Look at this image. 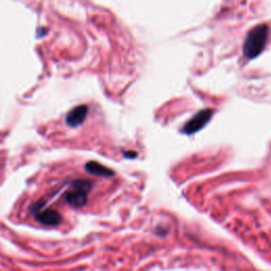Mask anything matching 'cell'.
Masks as SVG:
<instances>
[{"mask_svg": "<svg viewBox=\"0 0 271 271\" xmlns=\"http://www.w3.org/2000/svg\"><path fill=\"white\" fill-rule=\"evenodd\" d=\"M124 156L126 158H135L136 156H137V153H135V152H124Z\"/></svg>", "mask_w": 271, "mask_h": 271, "instance_id": "obj_7", "label": "cell"}, {"mask_svg": "<svg viewBox=\"0 0 271 271\" xmlns=\"http://www.w3.org/2000/svg\"><path fill=\"white\" fill-rule=\"evenodd\" d=\"M269 36V26L262 24L255 26L248 32L243 46L244 55L248 59L258 57L265 49Z\"/></svg>", "mask_w": 271, "mask_h": 271, "instance_id": "obj_1", "label": "cell"}, {"mask_svg": "<svg viewBox=\"0 0 271 271\" xmlns=\"http://www.w3.org/2000/svg\"><path fill=\"white\" fill-rule=\"evenodd\" d=\"M72 190L67 192L65 198L73 208H82L87 202V195L91 190V182L89 180L79 179L71 183Z\"/></svg>", "mask_w": 271, "mask_h": 271, "instance_id": "obj_2", "label": "cell"}, {"mask_svg": "<svg viewBox=\"0 0 271 271\" xmlns=\"http://www.w3.org/2000/svg\"><path fill=\"white\" fill-rule=\"evenodd\" d=\"M213 115H214V110L210 108H206L198 111L196 115L185 123L181 132L185 135L196 134L197 132L201 131L203 127H205L211 121Z\"/></svg>", "mask_w": 271, "mask_h": 271, "instance_id": "obj_3", "label": "cell"}, {"mask_svg": "<svg viewBox=\"0 0 271 271\" xmlns=\"http://www.w3.org/2000/svg\"><path fill=\"white\" fill-rule=\"evenodd\" d=\"M85 170L90 173V174L97 175V176H104V177H111L115 175V172L108 169L105 165L96 162V161H89L85 165Z\"/></svg>", "mask_w": 271, "mask_h": 271, "instance_id": "obj_6", "label": "cell"}, {"mask_svg": "<svg viewBox=\"0 0 271 271\" xmlns=\"http://www.w3.org/2000/svg\"><path fill=\"white\" fill-rule=\"evenodd\" d=\"M88 114V106L87 105H79V106L72 108L69 114L67 115L66 122L71 127H77L83 124Z\"/></svg>", "mask_w": 271, "mask_h": 271, "instance_id": "obj_4", "label": "cell"}, {"mask_svg": "<svg viewBox=\"0 0 271 271\" xmlns=\"http://www.w3.org/2000/svg\"><path fill=\"white\" fill-rule=\"evenodd\" d=\"M35 217L37 222H40L43 225L46 226H56L61 224L62 222V216L57 211L47 209V210H41L40 212L35 213Z\"/></svg>", "mask_w": 271, "mask_h": 271, "instance_id": "obj_5", "label": "cell"}]
</instances>
